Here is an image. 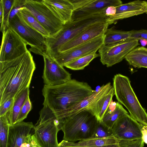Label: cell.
Returning <instances> with one entry per match:
<instances>
[{"instance_id":"obj_1","label":"cell","mask_w":147,"mask_h":147,"mask_svg":"<svg viewBox=\"0 0 147 147\" xmlns=\"http://www.w3.org/2000/svg\"><path fill=\"white\" fill-rule=\"evenodd\" d=\"M35 69L28 50L15 59L0 62V105L29 88Z\"/></svg>"},{"instance_id":"obj_2","label":"cell","mask_w":147,"mask_h":147,"mask_svg":"<svg viewBox=\"0 0 147 147\" xmlns=\"http://www.w3.org/2000/svg\"><path fill=\"white\" fill-rule=\"evenodd\" d=\"M94 91L86 82L71 79L59 85H44L43 105L52 111L57 119L60 114L92 94Z\"/></svg>"},{"instance_id":"obj_3","label":"cell","mask_w":147,"mask_h":147,"mask_svg":"<svg viewBox=\"0 0 147 147\" xmlns=\"http://www.w3.org/2000/svg\"><path fill=\"white\" fill-rule=\"evenodd\" d=\"M103 13H98L72 21L64 25L54 35L45 38L47 54L52 56L61 47L91 26L98 22L107 21Z\"/></svg>"},{"instance_id":"obj_4","label":"cell","mask_w":147,"mask_h":147,"mask_svg":"<svg viewBox=\"0 0 147 147\" xmlns=\"http://www.w3.org/2000/svg\"><path fill=\"white\" fill-rule=\"evenodd\" d=\"M63 140L74 142L92 138L98 121L90 110H85L61 121Z\"/></svg>"},{"instance_id":"obj_5","label":"cell","mask_w":147,"mask_h":147,"mask_svg":"<svg viewBox=\"0 0 147 147\" xmlns=\"http://www.w3.org/2000/svg\"><path fill=\"white\" fill-rule=\"evenodd\" d=\"M113 86L118 102L126 107L134 119L142 125L147 126V113L139 101L129 78L121 74H116L113 78Z\"/></svg>"},{"instance_id":"obj_6","label":"cell","mask_w":147,"mask_h":147,"mask_svg":"<svg viewBox=\"0 0 147 147\" xmlns=\"http://www.w3.org/2000/svg\"><path fill=\"white\" fill-rule=\"evenodd\" d=\"M39 119L33 129V139L39 147H59L57 139L62 124L51 110L44 106L39 112Z\"/></svg>"},{"instance_id":"obj_7","label":"cell","mask_w":147,"mask_h":147,"mask_svg":"<svg viewBox=\"0 0 147 147\" xmlns=\"http://www.w3.org/2000/svg\"><path fill=\"white\" fill-rule=\"evenodd\" d=\"M8 28L15 32L30 47V51L42 56L46 54L45 38L24 21L19 12L9 22Z\"/></svg>"},{"instance_id":"obj_8","label":"cell","mask_w":147,"mask_h":147,"mask_svg":"<svg viewBox=\"0 0 147 147\" xmlns=\"http://www.w3.org/2000/svg\"><path fill=\"white\" fill-rule=\"evenodd\" d=\"M138 41L128 38L110 45L103 44L98 50L100 62L107 67L121 62L128 53L140 45Z\"/></svg>"},{"instance_id":"obj_9","label":"cell","mask_w":147,"mask_h":147,"mask_svg":"<svg viewBox=\"0 0 147 147\" xmlns=\"http://www.w3.org/2000/svg\"><path fill=\"white\" fill-rule=\"evenodd\" d=\"M24 7L49 33L50 36L58 32L64 25L42 0H26Z\"/></svg>"},{"instance_id":"obj_10","label":"cell","mask_w":147,"mask_h":147,"mask_svg":"<svg viewBox=\"0 0 147 147\" xmlns=\"http://www.w3.org/2000/svg\"><path fill=\"white\" fill-rule=\"evenodd\" d=\"M27 45L14 30L8 28L3 33L0 53V62L19 57L28 50Z\"/></svg>"},{"instance_id":"obj_11","label":"cell","mask_w":147,"mask_h":147,"mask_svg":"<svg viewBox=\"0 0 147 147\" xmlns=\"http://www.w3.org/2000/svg\"><path fill=\"white\" fill-rule=\"evenodd\" d=\"M104 34L63 52H57L51 57L64 67L70 61L80 57L96 53L104 44Z\"/></svg>"},{"instance_id":"obj_12","label":"cell","mask_w":147,"mask_h":147,"mask_svg":"<svg viewBox=\"0 0 147 147\" xmlns=\"http://www.w3.org/2000/svg\"><path fill=\"white\" fill-rule=\"evenodd\" d=\"M113 87L110 82L103 85L97 91H94L90 95L62 112L57 119L60 121L85 110H90L94 115L97 103Z\"/></svg>"},{"instance_id":"obj_13","label":"cell","mask_w":147,"mask_h":147,"mask_svg":"<svg viewBox=\"0 0 147 147\" xmlns=\"http://www.w3.org/2000/svg\"><path fill=\"white\" fill-rule=\"evenodd\" d=\"M143 125L128 114L119 119L112 128L113 134L120 140H131L142 138Z\"/></svg>"},{"instance_id":"obj_14","label":"cell","mask_w":147,"mask_h":147,"mask_svg":"<svg viewBox=\"0 0 147 147\" xmlns=\"http://www.w3.org/2000/svg\"><path fill=\"white\" fill-rule=\"evenodd\" d=\"M43 57L44 67L42 78L44 85H58L71 79V74L50 55L46 54Z\"/></svg>"},{"instance_id":"obj_15","label":"cell","mask_w":147,"mask_h":147,"mask_svg":"<svg viewBox=\"0 0 147 147\" xmlns=\"http://www.w3.org/2000/svg\"><path fill=\"white\" fill-rule=\"evenodd\" d=\"M34 127L32 122L22 121L10 125L7 147H29L30 132Z\"/></svg>"},{"instance_id":"obj_16","label":"cell","mask_w":147,"mask_h":147,"mask_svg":"<svg viewBox=\"0 0 147 147\" xmlns=\"http://www.w3.org/2000/svg\"><path fill=\"white\" fill-rule=\"evenodd\" d=\"M109 25V22L106 21L98 22L91 26L62 46L57 52H65L104 34Z\"/></svg>"},{"instance_id":"obj_17","label":"cell","mask_w":147,"mask_h":147,"mask_svg":"<svg viewBox=\"0 0 147 147\" xmlns=\"http://www.w3.org/2000/svg\"><path fill=\"white\" fill-rule=\"evenodd\" d=\"M122 4L120 0H92L84 7L74 11L71 21L96 13H103L104 9L108 6L116 7Z\"/></svg>"},{"instance_id":"obj_18","label":"cell","mask_w":147,"mask_h":147,"mask_svg":"<svg viewBox=\"0 0 147 147\" xmlns=\"http://www.w3.org/2000/svg\"><path fill=\"white\" fill-rule=\"evenodd\" d=\"M119 141L113 135L104 138H91L77 142L63 140L59 144V147H120Z\"/></svg>"},{"instance_id":"obj_19","label":"cell","mask_w":147,"mask_h":147,"mask_svg":"<svg viewBox=\"0 0 147 147\" xmlns=\"http://www.w3.org/2000/svg\"><path fill=\"white\" fill-rule=\"evenodd\" d=\"M42 1L64 25L71 21L74 9L70 0H42Z\"/></svg>"},{"instance_id":"obj_20","label":"cell","mask_w":147,"mask_h":147,"mask_svg":"<svg viewBox=\"0 0 147 147\" xmlns=\"http://www.w3.org/2000/svg\"><path fill=\"white\" fill-rule=\"evenodd\" d=\"M128 114V112L120 103L112 100L101 121L108 127L112 128L119 119Z\"/></svg>"},{"instance_id":"obj_21","label":"cell","mask_w":147,"mask_h":147,"mask_svg":"<svg viewBox=\"0 0 147 147\" xmlns=\"http://www.w3.org/2000/svg\"><path fill=\"white\" fill-rule=\"evenodd\" d=\"M29 88H27L19 93L14 98L13 105L6 115L10 125L16 123L21 111L28 96L29 95Z\"/></svg>"},{"instance_id":"obj_22","label":"cell","mask_w":147,"mask_h":147,"mask_svg":"<svg viewBox=\"0 0 147 147\" xmlns=\"http://www.w3.org/2000/svg\"><path fill=\"white\" fill-rule=\"evenodd\" d=\"M125 59L134 68H147V48L137 47L128 53Z\"/></svg>"},{"instance_id":"obj_23","label":"cell","mask_w":147,"mask_h":147,"mask_svg":"<svg viewBox=\"0 0 147 147\" xmlns=\"http://www.w3.org/2000/svg\"><path fill=\"white\" fill-rule=\"evenodd\" d=\"M131 31H124L115 29L113 28H108L104 34V44H113L129 38Z\"/></svg>"},{"instance_id":"obj_24","label":"cell","mask_w":147,"mask_h":147,"mask_svg":"<svg viewBox=\"0 0 147 147\" xmlns=\"http://www.w3.org/2000/svg\"><path fill=\"white\" fill-rule=\"evenodd\" d=\"M20 13L24 21L29 26L38 31L45 38L50 36L49 33L26 8H22Z\"/></svg>"},{"instance_id":"obj_25","label":"cell","mask_w":147,"mask_h":147,"mask_svg":"<svg viewBox=\"0 0 147 147\" xmlns=\"http://www.w3.org/2000/svg\"><path fill=\"white\" fill-rule=\"evenodd\" d=\"M99 57L96 53H90L75 59L66 64L64 67L74 70L83 69L94 59Z\"/></svg>"},{"instance_id":"obj_26","label":"cell","mask_w":147,"mask_h":147,"mask_svg":"<svg viewBox=\"0 0 147 147\" xmlns=\"http://www.w3.org/2000/svg\"><path fill=\"white\" fill-rule=\"evenodd\" d=\"M114 95V89L113 87L109 93L101 99L97 103L94 115L98 121H101L109 104L112 100V98Z\"/></svg>"},{"instance_id":"obj_27","label":"cell","mask_w":147,"mask_h":147,"mask_svg":"<svg viewBox=\"0 0 147 147\" xmlns=\"http://www.w3.org/2000/svg\"><path fill=\"white\" fill-rule=\"evenodd\" d=\"M15 0H1L3 8V17L1 24V31L3 33L8 29L9 15Z\"/></svg>"},{"instance_id":"obj_28","label":"cell","mask_w":147,"mask_h":147,"mask_svg":"<svg viewBox=\"0 0 147 147\" xmlns=\"http://www.w3.org/2000/svg\"><path fill=\"white\" fill-rule=\"evenodd\" d=\"M147 6V1L137 0L122 4L116 7V14L143 8Z\"/></svg>"},{"instance_id":"obj_29","label":"cell","mask_w":147,"mask_h":147,"mask_svg":"<svg viewBox=\"0 0 147 147\" xmlns=\"http://www.w3.org/2000/svg\"><path fill=\"white\" fill-rule=\"evenodd\" d=\"M9 126L6 115L0 117V147H7Z\"/></svg>"},{"instance_id":"obj_30","label":"cell","mask_w":147,"mask_h":147,"mask_svg":"<svg viewBox=\"0 0 147 147\" xmlns=\"http://www.w3.org/2000/svg\"><path fill=\"white\" fill-rule=\"evenodd\" d=\"M146 12H147V6L142 9L116 14L113 16L108 17L107 21L111 24L118 20L127 18Z\"/></svg>"},{"instance_id":"obj_31","label":"cell","mask_w":147,"mask_h":147,"mask_svg":"<svg viewBox=\"0 0 147 147\" xmlns=\"http://www.w3.org/2000/svg\"><path fill=\"white\" fill-rule=\"evenodd\" d=\"M113 135L112 128L98 121L94 134L92 138H101L107 137Z\"/></svg>"},{"instance_id":"obj_32","label":"cell","mask_w":147,"mask_h":147,"mask_svg":"<svg viewBox=\"0 0 147 147\" xmlns=\"http://www.w3.org/2000/svg\"><path fill=\"white\" fill-rule=\"evenodd\" d=\"M32 108V104L29 95L21 110L16 123L23 121V120L27 117L28 113L31 110Z\"/></svg>"},{"instance_id":"obj_33","label":"cell","mask_w":147,"mask_h":147,"mask_svg":"<svg viewBox=\"0 0 147 147\" xmlns=\"http://www.w3.org/2000/svg\"><path fill=\"white\" fill-rule=\"evenodd\" d=\"M26 0H15L9 19V24L12 19L24 7Z\"/></svg>"},{"instance_id":"obj_34","label":"cell","mask_w":147,"mask_h":147,"mask_svg":"<svg viewBox=\"0 0 147 147\" xmlns=\"http://www.w3.org/2000/svg\"><path fill=\"white\" fill-rule=\"evenodd\" d=\"M144 144L142 138L131 140H120L119 142L120 147H143Z\"/></svg>"},{"instance_id":"obj_35","label":"cell","mask_w":147,"mask_h":147,"mask_svg":"<svg viewBox=\"0 0 147 147\" xmlns=\"http://www.w3.org/2000/svg\"><path fill=\"white\" fill-rule=\"evenodd\" d=\"M129 38L147 40V30L142 29L139 30H133L131 31L130 35Z\"/></svg>"},{"instance_id":"obj_36","label":"cell","mask_w":147,"mask_h":147,"mask_svg":"<svg viewBox=\"0 0 147 147\" xmlns=\"http://www.w3.org/2000/svg\"><path fill=\"white\" fill-rule=\"evenodd\" d=\"M14 98L8 99L0 105V117L6 115L11 107L14 101Z\"/></svg>"},{"instance_id":"obj_37","label":"cell","mask_w":147,"mask_h":147,"mask_svg":"<svg viewBox=\"0 0 147 147\" xmlns=\"http://www.w3.org/2000/svg\"><path fill=\"white\" fill-rule=\"evenodd\" d=\"M92 1V0H70L74 6V10L84 7Z\"/></svg>"},{"instance_id":"obj_38","label":"cell","mask_w":147,"mask_h":147,"mask_svg":"<svg viewBox=\"0 0 147 147\" xmlns=\"http://www.w3.org/2000/svg\"><path fill=\"white\" fill-rule=\"evenodd\" d=\"M103 13L104 14L108 17L113 16L116 13V7L108 6L104 9Z\"/></svg>"},{"instance_id":"obj_39","label":"cell","mask_w":147,"mask_h":147,"mask_svg":"<svg viewBox=\"0 0 147 147\" xmlns=\"http://www.w3.org/2000/svg\"><path fill=\"white\" fill-rule=\"evenodd\" d=\"M142 139L144 142L147 144V126L143 125L141 130Z\"/></svg>"},{"instance_id":"obj_40","label":"cell","mask_w":147,"mask_h":147,"mask_svg":"<svg viewBox=\"0 0 147 147\" xmlns=\"http://www.w3.org/2000/svg\"><path fill=\"white\" fill-rule=\"evenodd\" d=\"M30 147H39L33 139L32 135L31 136V139L30 141Z\"/></svg>"},{"instance_id":"obj_41","label":"cell","mask_w":147,"mask_h":147,"mask_svg":"<svg viewBox=\"0 0 147 147\" xmlns=\"http://www.w3.org/2000/svg\"><path fill=\"white\" fill-rule=\"evenodd\" d=\"M140 42L142 47H144L147 45V40H140Z\"/></svg>"},{"instance_id":"obj_42","label":"cell","mask_w":147,"mask_h":147,"mask_svg":"<svg viewBox=\"0 0 147 147\" xmlns=\"http://www.w3.org/2000/svg\"><path fill=\"white\" fill-rule=\"evenodd\" d=\"M146 13V14H147V12Z\"/></svg>"}]
</instances>
